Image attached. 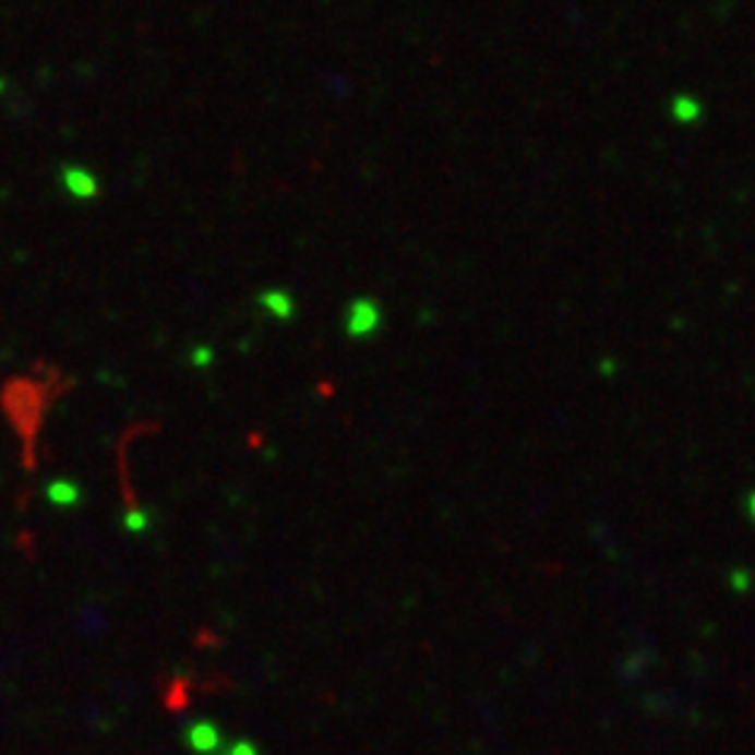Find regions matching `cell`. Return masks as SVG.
<instances>
[{
	"mask_svg": "<svg viewBox=\"0 0 755 755\" xmlns=\"http://www.w3.org/2000/svg\"><path fill=\"white\" fill-rule=\"evenodd\" d=\"M227 755H255V750H252V746H245V743H237V746H233Z\"/></svg>",
	"mask_w": 755,
	"mask_h": 755,
	"instance_id": "7a4b0ae2",
	"label": "cell"
},
{
	"mask_svg": "<svg viewBox=\"0 0 755 755\" xmlns=\"http://www.w3.org/2000/svg\"><path fill=\"white\" fill-rule=\"evenodd\" d=\"M189 743H192V750L202 755L215 753L217 746H220V733H217L212 724H195V728L189 730Z\"/></svg>",
	"mask_w": 755,
	"mask_h": 755,
	"instance_id": "6da1fadb",
	"label": "cell"
}]
</instances>
